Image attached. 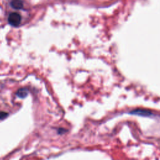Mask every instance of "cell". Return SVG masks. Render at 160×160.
Segmentation results:
<instances>
[{"label": "cell", "mask_w": 160, "mask_h": 160, "mask_svg": "<svg viewBox=\"0 0 160 160\" xmlns=\"http://www.w3.org/2000/svg\"><path fill=\"white\" fill-rule=\"evenodd\" d=\"M21 21V16L18 12H11L8 16V22L12 26H18Z\"/></svg>", "instance_id": "6da1fadb"}, {"label": "cell", "mask_w": 160, "mask_h": 160, "mask_svg": "<svg viewBox=\"0 0 160 160\" xmlns=\"http://www.w3.org/2000/svg\"><path fill=\"white\" fill-rule=\"evenodd\" d=\"M129 114H133V115H137V116H144V117H149L152 114L151 111L148 110H144V109H136L131 111Z\"/></svg>", "instance_id": "7a4b0ae2"}, {"label": "cell", "mask_w": 160, "mask_h": 160, "mask_svg": "<svg viewBox=\"0 0 160 160\" xmlns=\"http://www.w3.org/2000/svg\"><path fill=\"white\" fill-rule=\"evenodd\" d=\"M11 5L13 8L16 9H20L23 7V3L21 0H12Z\"/></svg>", "instance_id": "3957f363"}, {"label": "cell", "mask_w": 160, "mask_h": 160, "mask_svg": "<svg viewBox=\"0 0 160 160\" xmlns=\"http://www.w3.org/2000/svg\"><path fill=\"white\" fill-rule=\"evenodd\" d=\"M28 94V91L27 89H25V88L19 89L16 92V95L21 98H24L26 97Z\"/></svg>", "instance_id": "277c9868"}, {"label": "cell", "mask_w": 160, "mask_h": 160, "mask_svg": "<svg viewBox=\"0 0 160 160\" xmlns=\"http://www.w3.org/2000/svg\"><path fill=\"white\" fill-rule=\"evenodd\" d=\"M8 116V114L4 111H0V119H5Z\"/></svg>", "instance_id": "5b68a950"}]
</instances>
